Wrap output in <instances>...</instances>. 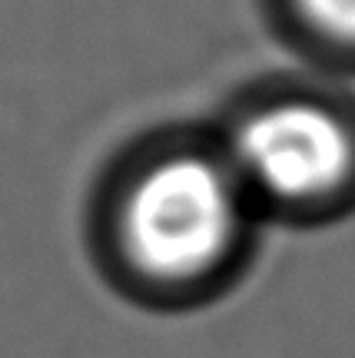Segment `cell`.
<instances>
[{"label": "cell", "mask_w": 355, "mask_h": 358, "mask_svg": "<svg viewBox=\"0 0 355 358\" xmlns=\"http://www.w3.org/2000/svg\"><path fill=\"white\" fill-rule=\"evenodd\" d=\"M216 143L259 216L302 222L355 203V113L326 93L253 96Z\"/></svg>", "instance_id": "7a4b0ae2"}, {"label": "cell", "mask_w": 355, "mask_h": 358, "mask_svg": "<svg viewBox=\"0 0 355 358\" xmlns=\"http://www.w3.org/2000/svg\"><path fill=\"white\" fill-rule=\"evenodd\" d=\"M279 10L305 50L355 66V0H279Z\"/></svg>", "instance_id": "3957f363"}, {"label": "cell", "mask_w": 355, "mask_h": 358, "mask_svg": "<svg viewBox=\"0 0 355 358\" xmlns=\"http://www.w3.org/2000/svg\"><path fill=\"white\" fill-rule=\"evenodd\" d=\"M256 206L219 143L166 140L133 156L106 203L116 266L150 292H196L246 249Z\"/></svg>", "instance_id": "6da1fadb"}]
</instances>
